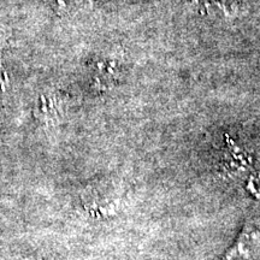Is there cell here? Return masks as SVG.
I'll return each mask as SVG.
<instances>
[{"label": "cell", "mask_w": 260, "mask_h": 260, "mask_svg": "<svg viewBox=\"0 0 260 260\" xmlns=\"http://www.w3.org/2000/svg\"><path fill=\"white\" fill-rule=\"evenodd\" d=\"M260 232L251 222H247L235 242L223 255V260H253L259 246Z\"/></svg>", "instance_id": "1"}, {"label": "cell", "mask_w": 260, "mask_h": 260, "mask_svg": "<svg viewBox=\"0 0 260 260\" xmlns=\"http://www.w3.org/2000/svg\"><path fill=\"white\" fill-rule=\"evenodd\" d=\"M39 260H41V259H39Z\"/></svg>", "instance_id": "2"}]
</instances>
